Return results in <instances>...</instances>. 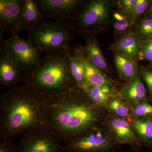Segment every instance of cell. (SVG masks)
Wrapping results in <instances>:
<instances>
[{
  "label": "cell",
  "instance_id": "1",
  "mask_svg": "<svg viewBox=\"0 0 152 152\" xmlns=\"http://www.w3.org/2000/svg\"><path fill=\"white\" fill-rule=\"evenodd\" d=\"M109 113L77 88L46 99L45 117L48 129L67 142L89 129L102 124Z\"/></svg>",
  "mask_w": 152,
  "mask_h": 152
},
{
  "label": "cell",
  "instance_id": "2",
  "mask_svg": "<svg viewBox=\"0 0 152 152\" xmlns=\"http://www.w3.org/2000/svg\"><path fill=\"white\" fill-rule=\"evenodd\" d=\"M45 97L27 84L8 89L0 96V138L48 129L45 117Z\"/></svg>",
  "mask_w": 152,
  "mask_h": 152
},
{
  "label": "cell",
  "instance_id": "3",
  "mask_svg": "<svg viewBox=\"0 0 152 152\" xmlns=\"http://www.w3.org/2000/svg\"><path fill=\"white\" fill-rule=\"evenodd\" d=\"M70 50L64 48L45 53L34 70L23 76V81L46 99L78 88L71 73Z\"/></svg>",
  "mask_w": 152,
  "mask_h": 152
},
{
  "label": "cell",
  "instance_id": "4",
  "mask_svg": "<svg viewBox=\"0 0 152 152\" xmlns=\"http://www.w3.org/2000/svg\"><path fill=\"white\" fill-rule=\"evenodd\" d=\"M117 3V0L86 1L67 23L78 34L103 33L111 24L112 13Z\"/></svg>",
  "mask_w": 152,
  "mask_h": 152
},
{
  "label": "cell",
  "instance_id": "5",
  "mask_svg": "<svg viewBox=\"0 0 152 152\" xmlns=\"http://www.w3.org/2000/svg\"><path fill=\"white\" fill-rule=\"evenodd\" d=\"M28 32L29 40L45 53L72 46L73 34L67 23L44 19Z\"/></svg>",
  "mask_w": 152,
  "mask_h": 152
},
{
  "label": "cell",
  "instance_id": "6",
  "mask_svg": "<svg viewBox=\"0 0 152 152\" xmlns=\"http://www.w3.org/2000/svg\"><path fill=\"white\" fill-rule=\"evenodd\" d=\"M122 145L102 124L96 125L64 145L66 152H103L116 151Z\"/></svg>",
  "mask_w": 152,
  "mask_h": 152
},
{
  "label": "cell",
  "instance_id": "7",
  "mask_svg": "<svg viewBox=\"0 0 152 152\" xmlns=\"http://www.w3.org/2000/svg\"><path fill=\"white\" fill-rule=\"evenodd\" d=\"M4 34H0V46H3L13 63L20 69L23 76L34 70L41 59L42 51L28 39L19 35L6 39Z\"/></svg>",
  "mask_w": 152,
  "mask_h": 152
},
{
  "label": "cell",
  "instance_id": "8",
  "mask_svg": "<svg viewBox=\"0 0 152 152\" xmlns=\"http://www.w3.org/2000/svg\"><path fill=\"white\" fill-rule=\"evenodd\" d=\"M61 141L48 129L25 133L17 146V152H64Z\"/></svg>",
  "mask_w": 152,
  "mask_h": 152
},
{
  "label": "cell",
  "instance_id": "9",
  "mask_svg": "<svg viewBox=\"0 0 152 152\" xmlns=\"http://www.w3.org/2000/svg\"><path fill=\"white\" fill-rule=\"evenodd\" d=\"M23 0H0V32L19 35L28 28L23 17Z\"/></svg>",
  "mask_w": 152,
  "mask_h": 152
},
{
  "label": "cell",
  "instance_id": "10",
  "mask_svg": "<svg viewBox=\"0 0 152 152\" xmlns=\"http://www.w3.org/2000/svg\"><path fill=\"white\" fill-rule=\"evenodd\" d=\"M44 20L67 23L84 3L83 0H36Z\"/></svg>",
  "mask_w": 152,
  "mask_h": 152
},
{
  "label": "cell",
  "instance_id": "11",
  "mask_svg": "<svg viewBox=\"0 0 152 152\" xmlns=\"http://www.w3.org/2000/svg\"><path fill=\"white\" fill-rule=\"evenodd\" d=\"M102 125L120 143L128 145L133 151L138 152L142 148L143 146L128 120L108 113Z\"/></svg>",
  "mask_w": 152,
  "mask_h": 152
},
{
  "label": "cell",
  "instance_id": "12",
  "mask_svg": "<svg viewBox=\"0 0 152 152\" xmlns=\"http://www.w3.org/2000/svg\"><path fill=\"white\" fill-rule=\"evenodd\" d=\"M71 51L78 57L83 63L87 86H108L117 88L119 87L121 83L107 75L91 62L86 55L83 46L81 45H72Z\"/></svg>",
  "mask_w": 152,
  "mask_h": 152
},
{
  "label": "cell",
  "instance_id": "13",
  "mask_svg": "<svg viewBox=\"0 0 152 152\" xmlns=\"http://www.w3.org/2000/svg\"><path fill=\"white\" fill-rule=\"evenodd\" d=\"M82 35L85 42L84 50L90 61L107 75L116 80L115 79L112 68L102 51L97 35L89 33H84Z\"/></svg>",
  "mask_w": 152,
  "mask_h": 152
},
{
  "label": "cell",
  "instance_id": "14",
  "mask_svg": "<svg viewBox=\"0 0 152 152\" xmlns=\"http://www.w3.org/2000/svg\"><path fill=\"white\" fill-rule=\"evenodd\" d=\"M118 92L119 96L130 105L149 102L147 90L139 73L131 81L121 84L118 88Z\"/></svg>",
  "mask_w": 152,
  "mask_h": 152
},
{
  "label": "cell",
  "instance_id": "15",
  "mask_svg": "<svg viewBox=\"0 0 152 152\" xmlns=\"http://www.w3.org/2000/svg\"><path fill=\"white\" fill-rule=\"evenodd\" d=\"M0 83L8 89L18 86L23 74L8 56L3 46H0Z\"/></svg>",
  "mask_w": 152,
  "mask_h": 152
},
{
  "label": "cell",
  "instance_id": "16",
  "mask_svg": "<svg viewBox=\"0 0 152 152\" xmlns=\"http://www.w3.org/2000/svg\"><path fill=\"white\" fill-rule=\"evenodd\" d=\"M147 41L132 32L118 39L115 40L109 50L126 55L138 61L141 50Z\"/></svg>",
  "mask_w": 152,
  "mask_h": 152
},
{
  "label": "cell",
  "instance_id": "17",
  "mask_svg": "<svg viewBox=\"0 0 152 152\" xmlns=\"http://www.w3.org/2000/svg\"><path fill=\"white\" fill-rule=\"evenodd\" d=\"M113 61L119 78L125 83L131 81L139 74L138 61L118 52H113Z\"/></svg>",
  "mask_w": 152,
  "mask_h": 152
},
{
  "label": "cell",
  "instance_id": "18",
  "mask_svg": "<svg viewBox=\"0 0 152 152\" xmlns=\"http://www.w3.org/2000/svg\"><path fill=\"white\" fill-rule=\"evenodd\" d=\"M111 22L113 28L115 40L131 32L134 23L127 12L122 9L118 3L112 13Z\"/></svg>",
  "mask_w": 152,
  "mask_h": 152
},
{
  "label": "cell",
  "instance_id": "19",
  "mask_svg": "<svg viewBox=\"0 0 152 152\" xmlns=\"http://www.w3.org/2000/svg\"><path fill=\"white\" fill-rule=\"evenodd\" d=\"M129 121L143 146L152 148V115L133 118Z\"/></svg>",
  "mask_w": 152,
  "mask_h": 152
},
{
  "label": "cell",
  "instance_id": "20",
  "mask_svg": "<svg viewBox=\"0 0 152 152\" xmlns=\"http://www.w3.org/2000/svg\"><path fill=\"white\" fill-rule=\"evenodd\" d=\"M118 88L108 86H88L82 89L94 103L105 109L110 99L118 95Z\"/></svg>",
  "mask_w": 152,
  "mask_h": 152
},
{
  "label": "cell",
  "instance_id": "21",
  "mask_svg": "<svg viewBox=\"0 0 152 152\" xmlns=\"http://www.w3.org/2000/svg\"><path fill=\"white\" fill-rule=\"evenodd\" d=\"M105 109L109 113L120 118L129 121L133 118L129 104L119 95L110 99Z\"/></svg>",
  "mask_w": 152,
  "mask_h": 152
},
{
  "label": "cell",
  "instance_id": "22",
  "mask_svg": "<svg viewBox=\"0 0 152 152\" xmlns=\"http://www.w3.org/2000/svg\"><path fill=\"white\" fill-rule=\"evenodd\" d=\"M23 17L29 30L44 20L36 0H23Z\"/></svg>",
  "mask_w": 152,
  "mask_h": 152
},
{
  "label": "cell",
  "instance_id": "23",
  "mask_svg": "<svg viewBox=\"0 0 152 152\" xmlns=\"http://www.w3.org/2000/svg\"><path fill=\"white\" fill-rule=\"evenodd\" d=\"M132 32L145 40L152 39V19L143 15L134 22Z\"/></svg>",
  "mask_w": 152,
  "mask_h": 152
},
{
  "label": "cell",
  "instance_id": "24",
  "mask_svg": "<svg viewBox=\"0 0 152 152\" xmlns=\"http://www.w3.org/2000/svg\"><path fill=\"white\" fill-rule=\"evenodd\" d=\"M70 66L71 73L79 88L83 89L87 86L84 68L81 61L70 50Z\"/></svg>",
  "mask_w": 152,
  "mask_h": 152
},
{
  "label": "cell",
  "instance_id": "25",
  "mask_svg": "<svg viewBox=\"0 0 152 152\" xmlns=\"http://www.w3.org/2000/svg\"><path fill=\"white\" fill-rule=\"evenodd\" d=\"M139 74L146 86L148 99L152 104V66L140 64Z\"/></svg>",
  "mask_w": 152,
  "mask_h": 152
},
{
  "label": "cell",
  "instance_id": "26",
  "mask_svg": "<svg viewBox=\"0 0 152 152\" xmlns=\"http://www.w3.org/2000/svg\"><path fill=\"white\" fill-rule=\"evenodd\" d=\"M151 0H137L135 6L127 12L133 21L141 17L145 13L149 6Z\"/></svg>",
  "mask_w": 152,
  "mask_h": 152
},
{
  "label": "cell",
  "instance_id": "27",
  "mask_svg": "<svg viewBox=\"0 0 152 152\" xmlns=\"http://www.w3.org/2000/svg\"><path fill=\"white\" fill-rule=\"evenodd\" d=\"M130 107L133 118H142L152 115V104L149 102H143Z\"/></svg>",
  "mask_w": 152,
  "mask_h": 152
},
{
  "label": "cell",
  "instance_id": "28",
  "mask_svg": "<svg viewBox=\"0 0 152 152\" xmlns=\"http://www.w3.org/2000/svg\"><path fill=\"white\" fill-rule=\"evenodd\" d=\"M138 61H147L152 65V39L147 41L139 53Z\"/></svg>",
  "mask_w": 152,
  "mask_h": 152
},
{
  "label": "cell",
  "instance_id": "29",
  "mask_svg": "<svg viewBox=\"0 0 152 152\" xmlns=\"http://www.w3.org/2000/svg\"><path fill=\"white\" fill-rule=\"evenodd\" d=\"M0 152H17V146L15 145L12 138L1 140Z\"/></svg>",
  "mask_w": 152,
  "mask_h": 152
},
{
  "label": "cell",
  "instance_id": "30",
  "mask_svg": "<svg viewBox=\"0 0 152 152\" xmlns=\"http://www.w3.org/2000/svg\"><path fill=\"white\" fill-rule=\"evenodd\" d=\"M137 1V0H118L117 3L122 9L127 12L135 6Z\"/></svg>",
  "mask_w": 152,
  "mask_h": 152
},
{
  "label": "cell",
  "instance_id": "31",
  "mask_svg": "<svg viewBox=\"0 0 152 152\" xmlns=\"http://www.w3.org/2000/svg\"><path fill=\"white\" fill-rule=\"evenodd\" d=\"M144 15L152 19V0H151L149 6Z\"/></svg>",
  "mask_w": 152,
  "mask_h": 152
},
{
  "label": "cell",
  "instance_id": "32",
  "mask_svg": "<svg viewBox=\"0 0 152 152\" xmlns=\"http://www.w3.org/2000/svg\"><path fill=\"white\" fill-rule=\"evenodd\" d=\"M120 152L119 151H118L117 150H116V151H105V152Z\"/></svg>",
  "mask_w": 152,
  "mask_h": 152
},
{
  "label": "cell",
  "instance_id": "33",
  "mask_svg": "<svg viewBox=\"0 0 152 152\" xmlns=\"http://www.w3.org/2000/svg\"><path fill=\"white\" fill-rule=\"evenodd\" d=\"M151 66H152V65H151Z\"/></svg>",
  "mask_w": 152,
  "mask_h": 152
}]
</instances>
